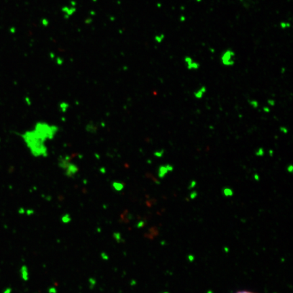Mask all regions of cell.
Wrapping results in <instances>:
<instances>
[{"label":"cell","mask_w":293,"mask_h":293,"mask_svg":"<svg viewBox=\"0 0 293 293\" xmlns=\"http://www.w3.org/2000/svg\"><path fill=\"white\" fill-rule=\"evenodd\" d=\"M21 137L34 158H47L48 156L47 141L38 135L33 129L27 130L22 133Z\"/></svg>","instance_id":"6da1fadb"},{"label":"cell","mask_w":293,"mask_h":293,"mask_svg":"<svg viewBox=\"0 0 293 293\" xmlns=\"http://www.w3.org/2000/svg\"><path fill=\"white\" fill-rule=\"evenodd\" d=\"M32 129L46 141L53 140L59 131V127L57 125L41 121L37 122L34 125Z\"/></svg>","instance_id":"7a4b0ae2"},{"label":"cell","mask_w":293,"mask_h":293,"mask_svg":"<svg viewBox=\"0 0 293 293\" xmlns=\"http://www.w3.org/2000/svg\"><path fill=\"white\" fill-rule=\"evenodd\" d=\"M58 166L62 170L63 174L68 178H73L79 172V168L71 161V157L65 155L58 158Z\"/></svg>","instance_id":"3957f363"},{"label":"cell","mask_w":293,"mask_h":293,"mask_svg":"<svg viewBox=\"0 0 293 293\" xmlns=\"http://www.w3.org/2000/svg\"><path fill=\"white\" fill-rule=\"evenodd\" d=\"M235 52L231 49H227L222 52L221 56L222 64L226 67H231L235 64Z\"/></svg>","instance_id":"277c9868"},{"label":"cell","mask_w":293,"mask_h":293,"mask_svg":"<svg viewBox=\"0 0 293 293\" xmlns=\"http://www.w3.org/2000/svg\"><path fill=\"white\" fill-rule=\"evenodd\" d=\"M174 170L173 166L170 163H166V164L161 165L159 166L158 170V176L160 179H163L168 174V172H172Z\"/></svg>","instance_id":"5b68a950"},{"label":"cell","mask_w":293,"mask_h":293,"mask_svg":"<svg viewBox=\"0 0 293 293\" xmlns=\"http://www.w3.org/2000/svg\"><path fill=\"white\" fill-rule=\"evenodd\" d=\"M184 60L187 65V68L189 70H197L200 67V65L196 61H194L193 58L190 56H185Z\"/></svg>","instance_id":"8992f818"},{"label":"cell","mask_w":293,"mask_h":293,"mask_svg":"<svg viewBox=\"0 0 293 293\" xmlns=\"http://www.w3.org/2000/svg\"><path fill=\"white\" fill-rule=\"evenodd\" d=\"M111 186H112L113 190L117 192L123 191L125 187L124 184L123 183L120 182V181H114V182H113Z\"/></svg>","instance_id":"52a82bcc"},{"label":"cell","mask_w":293,"mask_h":293,"mask_svg":"<svg viewBox=\"0 0 293 293\" xmlns=\"http://www.w3.org/2000/svg\"><path fill=\"white\" fill-rule=\"evenodd\" d=\"M206 90H207V89H206L205 86H202L201 88H199L198 90H196V91L194 92L195 97L197 99H202V98L203 97L204 94L206 92Z\"/></svg>","instance_id":"ba28073f"},{"label":"cell","mask_w":293,"mask_h":293,"mask_svg":"<svg viewBox=\"0 0 293 293\" xmlns=\"http://www.w3.org/2000/svg\"><path fill=\"white\" fill-rule=\"evenodd\" d=\"M86 130L88 132L90 133H95L97 131V127L95 124H94L91 122V123H88V124H86Z\"/></svg>","instance_id":"9c48e42d"},{"label":"cell","mask_w":293,"mask_h":293,"mask_svg":"<svg viewBox=\"0 0 293 293\" xmlns=\"http://www.w3.org/2000/svg\"><path fill=\"white\" fill-rule=\"evenodd\" d=\"M71 216H70L69 214H65L64 215L62 216V217H61V221L65 224L69 223V222H71Z\"/></svg>","instance_id":"30bf717a"},{"label":"cell","mask_w":293,"mask_h":293,"mask_svg":"<svg viewBox=\"0 0 293 293\" xmlns=\"http://www.w3.org/2000/svg\"><path fill=\"white\" fill-rule=\"evenodd\" d=\"M222 192H223V194L225 195L226 197L228 196H232L233 194V189H231L229 187H225L222 189Z\"/></svg>","instance_id":"8fae6325"},{"label":"cell","mask_w":293,"mask_h":293,"mask_svg":"<svg viewBox=\"0 0 293 293\" xmlns=\"http://www.w3.org/2000/svg\"><path fill=\"white\" fill-rule=\"evenodd\" d=\"M22 278L24 279V280H28V278H29V272H28V270H27V268L26 267H24L23 268H22Z\"/></svg>","instance_id":"7c38bea8"},{"label":"cell","mask_w":293,"mask_h":293,"mask_svg":"<svg viewBox=\"0 0 293 293\" xmlns=\"http://www.w3.org/2000/svg\"><path fill=\"white\" fill-rule=\"evenodd\" d=\"M264 153H265L264 149H263V148H262V147H260V148H258L255 151V155L258 157H262L263 156V155H264Z\"/></svg>","instance_id":"4fadbf2b"},{"label":"cell","mask_w":293,"mask_h":293,"mask_svg":"<svg viewBox=\"0 0 293 293\" xmlns=\"http://www.w3.org/2000/svg\"><path fill=\"white\" fill-rule=\"evenodd\" d=\"M164 39V35L163 34H160V35H158L155 36V40L156 42H158V43H161Z\"/></svg>","instance_id":"5bb4252c"},{"label":"cell","mask_w":293,"mask_h":293,"mask_svg":"<svg viewBox=\"0 0 293 293\" xmlns=\"http://www.w3.org/2000/svg\"><path fill=\"white\" fill-rule=\"evenodd\" d=\"M249 104L254 109L257 108L258 106V103L256 101H255V100H251V101H250Z\"/></svg>","instance_id":"9a60e30c"},{"label":"cell","mask_w":293,"mask_h":293,"mask_svg":"<svg viewBox=\"0 0 293 293\" xmlns=\"http://www.w3.org/2000/svg\"><path fill=\"white\" fill-rule=\"evenodd\" d=\"M163 153H164V151L162 149V150H160V151H155V153H154V155L157 157V158H161V157L163 156Z\"/></svg>","instance_id":"2e32d148"},{"label":"cell","mask_w":293,"mask_h":293,"mask_svg":"<svg viewBox=\"0 0 293 293\" xmlns=\"http://www.w3.org/2000/svg\"><path fill=\"white\" fill-rule=\"evenodd\" d=\"M60 108L61 109H63V111H67L68 108H69V104H68V103H60Z\"/></svg>","instance_id":"e0dca14e"},{"label":"cell","mask_w":293,"mask_h":293,"mask_svg":"<svg viewBox=\"0 0 293 293\" xmlns=\"http://www.w3.org/2000/svg\"><path fill=\"white\" fill-rule=\"evenodd\" d=\"M196 184H197L196 181H194V180H193V181H191L190 182V184H189V187H188V188H189V189H194V188L195 187V186H196Z\"/></svg>","instance_id":"ac0fdd59"},{"label":"cell","mask_w":293,"mask_h":293,"mask_svg":"<svg viewBox=\"0 0 293 293\" xmlns=\"http://www.w3.org/2000/svg\"><path fill=\"white\" fill-rule=\"evenodd\" d=\"M290 24L289 23H287V22H281L280 23V27H281V28H282V29L288 28V27H290Z\"/></svg>","instance_id":"d6986e66"},{"label":"cell","mask_w":293,"mask_h":293,"mask_svg":"<svg viewBox=\"0 0 293 293\" xmlns=\"http://www.w3.org/2000/svg\"><path fill=\"white\" fill-rule=\"evenodd\" d=\"M48 293H57V290H56V287H52L49 288Z\"/></svg>","instance_id":"ffe728a7"},{"label":"cell","mask_w":293,"mask_h":293,"mask_svg":"<svg viewBox=\"0 0 293 293\" xmlns=\"http://www.w3.org/2000/svg\"><path fill=\"white\" fill-rule=\"evenodd\" d=\"M280 130L281 132H283L284 134H287L288 132V128H286L285 126H281L280 128Z\"/></svg>","instance_id":"44dd1931"},{"label":"cell","mask_w":293,"mask_h":293,"mask_svg":"<svg viewBox=\"0 0 293 293\" xmlns=\"http://www.w3.org/2000/svg\"><path fill=\"white\" fill-rule=\"evenodd\" d=\"M287 171L289 172V173H292V172H293V166L292 164H290L289 166H288Z\"/></svg>","instance_id":"7402d4cb"},{"label":"cell","mask_w":293,"mask_h":293,"mask_svg":"<svg viewBox=\"0 0 293 293\" xmlns=\"http://www.w3.org/2000/svg\"><path fill=\"white\" fill-rule=\"evenodd\" d=\"M267 103L269 104V105H271V106H274L275 105V103H276V102H275L274 100L273 99H269L267 101Z\"/></svg>","instance_id":"603a6c76"},{"label":"cell","mask_w":293,"mask_h":293,"mask_svg":"<svg viewBox=\"0 0 293 293\" xmlns=\"http://www.w3.org/2000/svg\"><path fill=\"white\" fill-rule=\"evenodd\" d=\"M196 196H197V192L195 191H193L191 193L190 197H191V198H194V197H195Z\"/></svg>","instance_id":"cb8c5ba5"},{"label":"cell","mask_w":293,"mask_h":293,"mask_svg":"<svg viewBox=\"0 0 293 293\" xmlns=\"http://www.w3.org/2000/svg\"><path fill=\"white\" fill-rule=\"evenodd\" d=\"M254 180H256V181H259V179H260V177H259V175H258V174H255L254 175Z\"/></svg>","instance_id":"d4e9b609"},{"label":"cell","mask_w":293,"mask_h":293,"mask_svg":"<svg viewBox=\"0 0 293 293\" xmlns=\"http://www.w3.org/2000/svg\"><path fill=\"white\" fill-rule=\"evenodd\" d=\"M235 293H254V292H251V291H247V290H242V291H239V292H237Z\"/></svg>","instance_id":"484cf974"},{"label":"cell","mask_w":293,"mask_h":293,"mask_svg":"<svg viewBox=\"0 0 293 293\" xmlns=\"http://www.w3.org/2000/svg\"><path fill=\"white\" fill-rule=\"evenodd\" d=\"M263 110H264L265 111V112H267V113L269 112V111H270V109L268 107H264V108H263Z\"/></svg>","instance_id":"4316f807"},{"label":"cell","mask_w":293,"mask_h":293,"mask_svg":"<svg viewBox=\"0 0 293 293\" xmlns=\"http://www.w3.org/2000/svg\"><path fill=\"white\" fill-rule=\"evenodd\" d=\"M269 153L270 156H273V155H274V151H273V150H269Z\"/></svg>","instance_id":"83f0119b"},{"label":"cell","mask_w":293,"mask_h":293,"mask_svg":"<svg viewBox=\"0 0 293 293\" xmlns=\"http://www.w3.org/2000/svg\"><path fill=\"white\" fill-rule=\"evenodd\" d=\"M202 1V0H197V1Z\"/></svg>","instance_id":"f1b7e54d"}]
</instances>
